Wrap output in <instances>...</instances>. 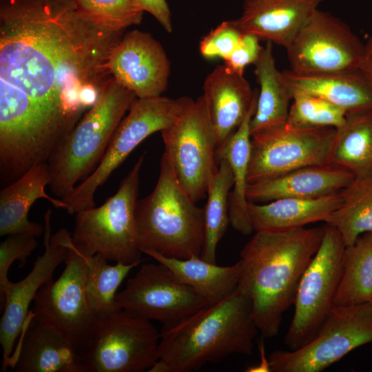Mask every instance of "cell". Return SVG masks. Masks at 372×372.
<instances>
[{"mask_svg": "<svg viewBox=\"0 0 372 372\" xmlns=\"http://www.w3.org/2000/svg\"><path fill=\"white\" fill-rule=\"evenodd\" d=\"M329 164L352 173L355 178H372V109L348 112L335 129Z\"/></svg>", "mask_w": 372, "mask_h": 372, "instance_id": "27", "label": "cell"}, {"mask_svg": "<svg viewBox=\"0 0 372 372\" xmlns=\"http://www.w3.org/2000/svg\"><path fill=\"white\" fill-rule=\"evenodd\" d=\"M341 194L342 205L324 223L339 231L347 246L372 232V178H355Z\"/></svg>", "mask_w": 372, "mask_h": 372, "instance_id": "32", "label": "cell"}, {"mask_svg": "<svg viewBox=\"0 0 372 372\" xmlns=\"http://www.w3.org/2000/svg\"><path fill=\"white\" fill-rule=\"evenodd\" d=\"M257 98L258 92L242 123L216 149L217 161L225 158L232 171L234 183L229 196L230 224L234 229L246 236L254 231L247 210L246 192L251 155L250 123L256 111Z\"/></svg>", "mask_w": 372, "mask_h": 372, "instance_id": "25", "label": "cell"}, {"mask_svg": "<svg viewBox=\"0 0 372 372\" xmlns=\"http://www.w3.org/2000/svg\"><path fill=\"white\" fill-rule=\"evenodd\" d=\"M282 76L292 96L303 92L322 98L347 113L372 109V85L359 69L327 73L285 70Z\"/></svg>", "mask_w": 372, "mask_h": 372, "instance_id": "23", "label": "cell"}, {"mask_svg": "<svg viewBox=\"0 0 372 372\" xmlns=\"http://www.w3.org/2000/svg\"><path fill=\"white\" fill-rule=\"evenodd\" d=\"M137 99L113 77L93 105L51 153L50 189L63 198L97 167L119 123Z\"/></svg>", "mask_w": 372, "mask_h": 372, "instance_id": "5", "label": "cell"}, {"mask_svg": "<svg viewBox=\"0 0 372 372\" xmlns=\"http://www.w3.org/2000/svg\"><path fill=\"white\" fill-rule=\"evenodd\" d=\"M9 366L17 372H81V355L54 328L30 312Z\"/></svg>", "mask_w": 372, "mask_h": 372, "instance_id": "18", "label": "cell"}, {"mask_svg": "<svg viewBox=\"0 0 372 372\" xmlns=\"http://www.w3.org/2000/svg\"><path fill=\"white\" fill-rule=\"evenodd\" d=\"M116 302L128 313L159 321L163 327L174 325L209 304L158 262L143 264L116 294Z\"/></svg>", "mask_w": 372, "mask_h": 372, "instance_id": "15", "label": "cell"}, {"mask_svg": "<svg viewBox=\"0 0 372 372\" xmlns=\"http://www.w3.org/2000/svg\"><path fill=\"white\" fill-rule=\"evenodd\" d=\"M347 112L318 96L303 92L293 94L287 123L298 128L340 127Z\"/></svg>", "mask_w": 372, "mask_h": 372, "instance_id": "33", "label": "cell"}, {"mask_svg": "<svg viewBox=\"0 0 372 372\" xmlns=\"http://www.w3.org/2000/svg\"><path fill=\"white\" fill-rule=\"evenodd\" d=\"M346 245L339 231L326 224L320 246L300 282L294 313L285 337L291 350L309 343L335 307Z\"/></svg>", "mask_w": 372, "mask_h": 372, "instance_id": "9", "label": "cell"}, {"mask_svg": "<svg viewBox=\"0 0 372 372\" xmlns=\"http://www.w3.org/2000/svg\"><path fill=\"white\" fill-rule=\"evenodd\" d=\"M322 1L245 0L242 14L233 22L242 33L286 48Z\"/></svg>", "mask_w": 372, "mask_h": 372, "instance_id": "21", "label": "cell"}, {"mask_svg": "<svg viewBox=\"0 0 372 372\" xmlns=\"http://www.w3.org/2000/svg\"><path fill=\"white\" fill-rule=\"evenodd\" d=\"M242 34L233 20L223 21L202 39L200 52L207 59L220 58L225 60L237 47Z\"/></svg>", "mask_w": 372, "mask_h": 372, "instance_id": "35", "label": "cell"}, {"mask_svg": "<svg viewBox=\"0 0 372 372\" xmlns=\"http://www.w3.org/2000/svg\"><path fill=\"white\" fill-rule=\"evenodd\" d=\"M342 203L341 191L315 198H283L265 203H247L254 231H283L325 221Z\"/></svg>", "mask_w": 372, "mask_h": 372, "instance_id": "24", "label": "cell"}, {"mask_svg": "<svg viewBox=\"0 0 372 372\" xmlns=\"http://www.w3.org/2000/svg\"><path fill=\"white\" fill-rule=\"evenodd\" d=\"M108 67L112 77L138 99L161 96L167 87L170 62L149 33L127 32L113 49Z\"/></svg>", "mask_w": 372, "mask_h": 372, "instance_id": "17", "label": "cell"}, {"mask_svg": "<svg viewBox=\"0 0 372 372\" xmlns=\"http://www.w3.org/2000/svg\"><path fill=\"white\" fill-rule=\"evenodd\" d=\"M335 128H298L287 123L251 134L249 183L309 166L329 164Z\"/></svg>", "mask_w": 372, "mask_h": 372, "instance_id": "13", "label": "cell"}, {"mask_svg": "<svg viewBox=\"0 0 372 372\" xmlns=\"http://www.w3.org/2000/svg\"><path fill=\"white\" fill-rule=\"evenodd\" d=\"M123 31L104 28L75 0H1L0 80L23 92L62 141L112 78Z\"/></svg>", "mask_w": 372, "mask_h": 372, "instance_id": "1", "label": "cell"}, {"mask_svg": "<svg viewBox=\"0 0 372 372\" xmlns=\"http://www.w3.org/2000/svg\"><path fill=\"white\" fill-rule=\"evenodd\" d=\"M52 211L44 216V252L37 256L30 272L17 282H10L0 291L4 302L0 322V344L3 352L1 371L9 367L14 343L20 335L30 312V305L39 291L52 280L56 267L64 262L72 245V235L65 229L52 234Z\"/></svg>", "mask_w": 372, "mask_h": 372, "instance_id": "16", "label": "cell"}, {"mask_svg": "<svg viewBox=\"0 0 372 372\" xmlns=\"http://www.w3.org/2000/svg\"><path fill=\"white\" fill-rule=\"evenodd\" d=\"M64 263L60 277L39 290L30 313L57 331L81 355L90 347L97 320L86 299L85 258L73 242Z\"/></svg>", "mask_w": 372, "mask_h": 372, "instance_id": "12", "label": "cell"}, {"mask_svg": "<svg viewBox=\"0 0 372 372\" xmlns=\"http://www.w3.org/2000/svg\"><path fill=\"white\" fill-rule=\"evenodd\" d=\"M143 11L152 14L165 31L172 32L171 12L166 0H135Z\"/></svg>", "mask_w": 372, "mask_h": 372, "instance_id": "38", "label": "cell"}, {"mask_svg": "<svg viewBox=\"0 0 372 372\" xmlns=\"http://www.w3.org/2000/svg\"><path fill=\"white\" fill-rule=\"evenodd\" d=\"M372 303V232L345 247L335 307Z\"/></svg>", "mask_w": 372, "mask_h": 372, "instance_id": "29", "label": "cell"}, {"mask_svg": "<svg viewBox=\"0 0 372 372\" xmlns=\"http://www.w3.org/2000/svg\"><path fill=\"white\" fill-rule=\"evenodd\" d=\"M258 332L250 300L236 289L183 320L163 327L158 359L148 372H190L232 354L249 355Z\"/></svg>", "mask_w": 372, "mask_h": 372, "instance_id": "3", "label": "cell"}, {"mask_svg": "<svg viewBox=\"0 0 372 372\" xmlns=\"http://www.w3.org/2000/svg\"><path fill=\"white\" fill-rule=\"evenodd\" d=\"M285 49L294 72H340L358 69L364 44L347 24L318 9Z\"/></svg>", "mask_w": 372, "mask_h": 372, "instance_id": "14", "label": "cell"}, {"mask_svg": "<svg viewBox=\"0 0 372 372\" xmlns=\"http://www.w3.org/2000/svg\"><path fill=\"white\" fill-rule=\"evenodd\" d=\"M48 162L32 166L23 175L6 185L0 192V236L26 233L36 237L44 231L39 223L28 220L31 206L39 198L49 200L56 208L65 209L62 199L51 197L45 192L50 183Z\"/></svg>", "mask_w": 372, "mask_h": 372, "instance_id": "22", "label": "cell"}, {"mask_svg": "<svg viewBox=\"0 0 372 372\" xmlns=\"http://www.w3.org/2000/svg\"><path fill=\"white\" fill-rule=\"evenodd\" d=\"M141 251L180 259L200 257L204 243V209L178 181L163 154L153 192L138 200L136 209Z\"/></svg>", "mask_w": 372, "mask_h": 372, "instance_id": "4", "label": "cell"}, {"mask_svg": "<svg viewBox=\"0 0 372 372\" xmlns=\"http://www.w3.org/2000/svg\"><path fill=\"white\" fill-rule=\"evenodd\" d=\"M36 236L18 233L8 235L0 244V291L10 282L8 277L12 264L17 260L19 267L26 264L27 258L37 248Z\"/></svg>", "mask_w": 372, "mask_h": 372, "instance_id": "36", "label": "cell"}, {"mask_svg": "<svg viewBox=\"0 0 372 372\" xmlns=\"http://www.w3.org/2000/svg\"><path fill=\"white\" fill-rule=\"evenodd\" d=\"M160 337L150 320L120 309L96 321L81 372L148 371L158 359Z\"/></svg>", "mask_w": 372, "mask_h": 372, "instance_id": "10", "label": "cell"}, {"mask_svg": "<svg viewBox=\"0 0 372 372\" xmlns=\"http://www.w3.org/2000/svg\"><path fill=\"white\" fill-rule=\"evenodd\" d=\"M145 155L140 156L116 192L102 205L76 214L72 240L85 257L99 254L108 261L141 263L136 209Z\"/></svg>", "mask_w": 372, "mask_h": 372, "instance_id": "6", "label": "cell"}, {"mask_svg": "<svg viewBox=\"0 0 372 372\" xmlns=\"http://www.w3.org/2000/svg\"><path fill=\"white\" fill-rule=\"evenodd\" d=\"M372 342V303L335 307L316 335L293 351L269 357L271 371L320 372L353 349Z\"/></svg>", "mask_w": 372, "mask_h": 372, "instance_id": "11", "label": "cell"}, {"mask_svg": "<svg viewBox=\"0 0 372 372\" xmlns=\"http://www.w3.org/2000/svg\"><path fill=\"white\" fill-rule=\"evenodd\" d=\"M161 133L163 154L178 181L194 202L204 199L218 165L216 141L203 96L196 101L184 96L179 116Z\"/></svg>", "mask_w": 372, "mask_h": 372, "instance_id": "8", "label": "cell"}, {"mask_svg": "<svg viewBox=\"0 0 372 372\" xmlns=\"http://www.w3.org/2000/svg\"><path fill=\"white\" fill-rule=\"evenodd\" d=\"M85 258L86 299L98 320L121 309L116 302V291L130 271L140 263L110 265L99 254Z\"/></svg>", "mask_w": 372, "mask_h": 372, "instance_id": "30", "label": "cell"}, {"mask_svg": "<svg viewBox=\"0 0 372 372\" xmlns=\"http://www.w3.org/2000/svg\"><path fill=\"white\" fill-rule=\"evenodd\" d=\"M184 96L173 99L158 96L136 99L124 116L95 170L62 198L69 214L95 207L94 193L130 153L147 137L161 132L179 116Z\"/></svg>", "mask_w": 372, "mask_h": 372, "instance_id": "7", "label": "cell"}, {"mask_svg": "<svg viewBox=\"0 0 372 372\" xmlns=\"http://www.w3.org/2000/svg\"><path fill=\"white\" fill-rule=\"evenodd\" d=\"M354 179L352 173L336 165L309 166L249 183L246 197L254 203L283 198H315L340 192Z\"/></svg>", "mask_w": 372, "mask_h": 372, "instance_id": "20", "label": "cell"}, {"mask_svg": "<svg viewBox=\"0 0 372 372\" xmlns=\"http://www.w3.org/2000/svg\"><path fill=\"white\" fill-rule=\"evenodd\" d=\"M143 254L166 266L180 282L192 287L209 304L219 302L237 289L240 275L239 260L223 267L197 256L180 259L150 250Z\"/></svg>", "mask_w": 372, "mask_h": 372, "instance_id": "26", "label": "cell"}, {"mask_svg": "<svg viewBox=\"0 0 372 372\" xmlns=\"http://www.w3.org/2000/svg\"><path fill=\"white\" fill-rule=\"evenodd\" d=\"M272 46L271 42H266L254 63V74L260 89L250 123L251 134L287 121L293 96L276 67Z\"/></svg>", "mask_w": 372, "mask_h": 372, "instance_id": "28", "label": "cell"}, {"mask_svg": "<svg viewBox=\"0 0 372 372\" xmlns=\"http://www.w3.org/2000/svg\"><path fill=\"white\" fill-rule=\"evenodd\" d=\"M218 171L212 178L204 209V243L200 258L216 263L217 246L229 224V196L233 187L231 167L225 158L218 160Z\"/></svg>", "mask_w": 372, "mask_h": 372, "instance_id": "31", "label": "cell"}, {"mask_svg": "<svg viewBox=\"0 0 372 372\" xmlns=\"http://www.w3.org/2000/svg\"><path fill=\"white\" fill-rule=\"evenodd\" d=\"M358 69L372 85V36L364 43V53Z\"/></svg>", "mask_w": 372, "mask_h": 372, "instance_id": "39", "label": "cell"}, {"mask_svg": "<svg viewBox=\"0 0 372 372\" xmlns=\"http://www.w3.org/2000/svg\"><path fill=\"white\" fill-rule=\"evenodd\" d=\"M260 39L254 34L242 33L240 41L229 58L224 60V65L235 73L243 75L246 66L254 64L258 59L263 47Z\"/></svg>", "mask_w": 372, "mask_h": 372, "instance_id": "37", "label": "cell"}, {"mask_svg": "<svg viewBox=\"0 0 372 372\" xmlns=\"http://www.w3.org/2000/svg\"><path fill=\"white\" fill-rule=\"evenodd\" d=\"M202 95L214 133L217 149L235 132L245 118L257 90L241 75L218 65L207 74Z\"/></svg>", "mask_w": 372, "mask_h": 372, "instance_id": "19", "label": "cell"}, {"mask_svg": "<svg viewBox=\"0 0 372 372\" xmlns=\"http://www.w3.org/2000/svg\"><path fill=\"white\" fill-rule=\"evenodd\" d=\"M324 234V227L257 231L242 249L237 289L250 300L262 338L278 335Z\"/></svg>", "mask_w": 372, "mask_h": 372, "instance_id": "2", "label": "cell"}, {"mask_svg": "<svg viewBox=\"0 0 372 372\" xmlns=\"http://www.w3.org/2000/svg\"><path fill=\"white\" fill-rule=\"evenodd\" d=\"M83 14L97 25L114 31L141 23L143 10L135 0H75Z\"/></svg>", "mask_w": 372, "mask_h": 372, "instance_id": "34", "label": "cell"}]
</instances>
